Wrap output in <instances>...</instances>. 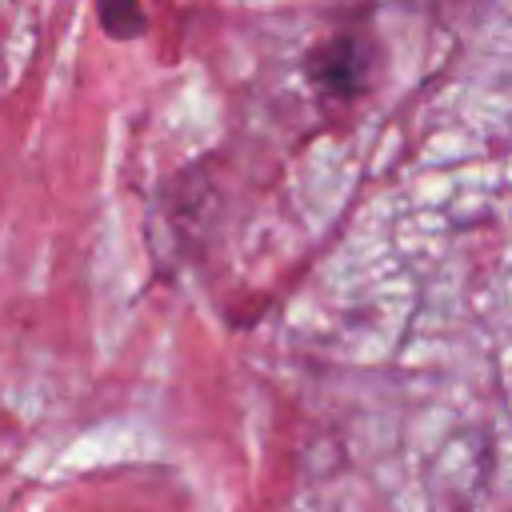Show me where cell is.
Returning <instances> with one entry per match:
<instances>
[{"instance_id":"cell-1","label":"cell","mask_w":512,"mask_h":512,"mask_svg":"<svg viewBox=\"0 0 512 512\" xmlns=\"http://www.w3.org/2000/svg\"><path fill=\"white\" fill-rule=\"evenodd\" d=\"M364 64V56H360V44L352 40V36H336V40H328L316 56H312V76L324 84V88H332V92H352L356 84H360V68Z\"/></svg>"}]
</instances>
